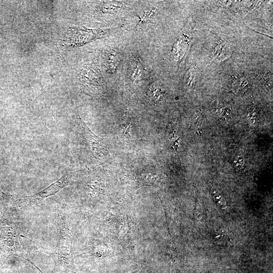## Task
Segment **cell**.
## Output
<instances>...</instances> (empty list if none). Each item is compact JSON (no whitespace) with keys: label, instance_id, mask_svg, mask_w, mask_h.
<instances>
[{"label":"cell","instance_id":"1","mask_svg":"<svg viewBox=\"0 0 273 273\" xmlns=\"http://www.w3.org/2000/svg\"><path fill=\"white\" fill-rule=\"evenodd\" d=\"M17 230L14 216L6 207H2L0 209V249L10 256H16L28 261L42 273L31 261L21 246Z\"/></svg>","mask_w":273,"mask_h":273},{"label":"cell","instance_id":"2","mask_svg":"<svg viewBox=\"0 0 273 273\" xmlns=\"http://www.w3.org/2000/svg\"><path fill=\"white\" fill-rule=\"evenodd\" d=\"M70 172H66L59 179L41 191L26 196L13 200L7 209L14 214L18 211L27 208L34 207L39 205L46 198L54 195L66 186L69 185L71 178Z\"/></svg>","mask_w":273,"mask_h":273},{"label":"cell","instance_id":"3","mask_svg":"<svg viewBox=\"0 0 273 273\" xmlns=\"http://www.w3.org/2000/svg\"><path fill=\"white\" fill-rule=\"evenodd\" d=\"M59 235L57 245L50 251L56 266L63 270H73L72 256V237L67 226L64 214L62 215L59 224Z\"/></svg>","mask_w":273,"mask_h":273},{"label":"cell","instance_id":"4","mask_svg":"<svg viewBox=\"0 0 273 273\" xmlns=\"http://www.w3.org/2000/svg\"><path fill=\"white\" fill-rule=\"evenodd\" d=\"M77 131L84 144L95 157L98 159L103 158L106 150L104 139L95 134L81 119L78 121Z\"/></svg>","mask_w":273,"mask_h":273},{"label":"cell","instance_id":"5","mask_svg":"<svg viewBox=\"0 0 273 273\" xmlns=\"http://www.w3.org/2000/svg\"><path fill=\"white\" fill-rule=\"evenodd\" d=\"M145 74V70L141 61L136 58H133L130 63L129 78L135 84L141 83Z\"/></svg>","mask_w":273,"mask_h":273},{"label":"cell","instance_id":"6","mask_svg":"<svg viewBox=\"0 0 273 273\" xmlns=\"http://www.w3.org/2000/svg\"><path fill=\"white\" fill-rule=\"evenodd\" d=\"M249 81L244 76L234 79L232 82V90L237 95H243L247 89Z\"/></svg>","mask_w":273,"mask_h":273},{"label":"cell","instance_id":"7","mask_svg":"<svg viewBox=\"0 0 273 273\" xmlns=\"http://www.w3.org/2000/svg\"><path fill=\"white\" fill-rule=\"evenodd\" d=\"M158 10L156 7L146 8L141 11L137 16L139 18L138 26L146 24L150 22L157 15Z\"/></svg>","mask_w":273,"mask_h":273},{"label":"cell","instance_id":"8","mask_svg":"<svg viewBox=\"0 0 273 273\" xmlns=\"http://www.w3.org/2000/svg\"><path fill=\"white\" fill-rule=\"evenodd\" d=\"M163 90L159 82L155 81L149 86L148 94L152 101L157 103L161 101L163 97Z\"/></svg>","mask_w":273,"mask_h":273},{"label":"cell","instance_id":"9","mask_svg":"<svg viewBox=\"0 0 273 273\" xmlns=\"http://www.w3.org/2000/svg\"><path fill=\"white\" fill-rule=\"evenodd\" d=\"M120 61V54L115 50H110L107 53V70L114 72Z\"/></svg>","mask_w":273,"mask_h":273},{"label":"cell","instance_id":"10","mask_svg":"<svg viewBox=\"0 0 273 273\" xmlns=\"http://www.w3.org/2000/svg\"><path fill=\"white\" fill-rule=\"evenodd\" d=\"M123 8V5L121 3L114 2H108L104 6L103 11L105 13L112 14L116 13Z\"/></svg>","mask_w":273,"mask_h":273},{"label":"cell","instance_id":"11","mask_svg":"<svg viewBox=\"0 0 273 273\" xmlns=\"http://www.w3.org/2000/svg\"><path fill=\"white\" fill-rule=\"evenodd\" d=\"M213 198L214 201L216 202L218 201V204L221 206H222L225 204V200L223 197L215 192H214Z\"/></svg>","mask_w":273,"mask_h":273},{"label":"cell","instance_id":"12","mask_svg":"<svg viewBox=\"0 0 273 273\" xmlns=\"http://www.w3.org/2000/svg\"><path fill=\"white\" fill-rule=\"evenodd\" d=\"M10 256L6 253L4 252H1L0 253V268L4 265L6 260L10 257Z\"/></svg>","mask_w":273,"mask_h":273},{"label":"cell","instance_id":"13","mask_svg":"<svg viewBox=\"0 0 273 273\" xmlns=\"http://www.w3.org/2000/svg\"><path fill=\"white\" fill-rule=\"evenodd\" d=\"M244 164V159L241 156H239L234 160V164L237 167H241Z\"/></svg>","mask_w":273,"mask_h":273},{"label":"cell","instance_id":"14","mask_svg":"<svg viewBox=\"0 0 273 273\" xmlns=\"http://www.w3.org/2000/svg\"><path fill=\"white\" fill-rule=\"evenodd\" d=\"M1 207H0V209H1Z\"/></svg>","mask_w":273,"mask_h":273}]
</instances>
